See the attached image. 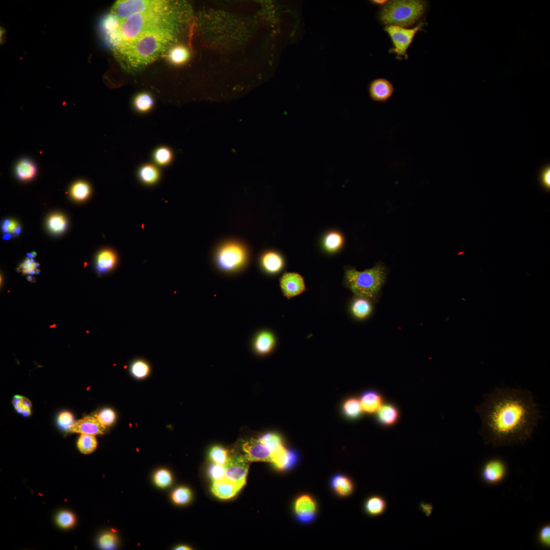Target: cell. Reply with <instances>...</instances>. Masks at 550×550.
<instances>
[{
    "mask_svg": "<svg viewBox=\"0 0 550 550\" xmlns=\"http://www.w3.org/2000/svg\"><path fill=\"white\" fill-rule=\"evenodd\" d=\"M111 13L120 23V42L113 51L126 70L141 69L179 44L177 2L119 0L113 4Z\"/></svg>",
    "mask_w": 550,
    "mask_h": 550,
    "instance_id": "obj_1",
    "label": "cell"
},
{
    "mask_svg": "<svg viewBox=\"0 0 550 550\" xmlns=\"http://www.w3.org/2000/svg\"><path fill=\"white\" fill-rule=\"evenodd\" d=\"M484 442L497 447L523 444L531 438L541 415L532 393L511 388H496L475 408Z\"/></svg>",
    "mask_w": 550,
    "mask_h": 550,
    "instance_id": "obj_2",
    "label": "cell"
},
{
    "mask_svg": "<svg viewBox=\"0 0 550 550\" xmlns=\"http://www.w3.org/2000/svg\"><path fill=\"white\" fill-rule=\"evenodd\" d=\"M386 278L385 268L383 265L378 263L373 268L362 271L351 267L346 268L344 284L355 296L364 297L374 302L379 297Z\"/></svg>",
    "mask_w": 550,
    "mask_h": 550,
    "instance_id": "obj_3",
    "label": "cell"
},
{
    "mask_svg": "<svg viewBox=\"0 0 550 550\" xmlns=\"http://www.w3.org/2000/svg\"><path fill=\"white\" fill-rule=\"evenodd\" d=\"M427 6L422 0L390 1L379 10L378 18L386 26L410 28L422 18Z\"/></svg>",
    "mask_w": 550,
    "mask_h": 550,
    "instance_id": "obj_4",
    "label": "cell"
},
{
    "mask_svg": "<svg viewBox=\"0 0 550 550\" xmlns=\"http://www.w3.org/2000/svg\"><path fill=\"white\" fill-rule=\"evenodd\" d=\"M424 22H421L414 28H405L396 26H385L383 30L389 35L393 45L389 52L395 53L397 59L404 57L408 59L407 51L412 43L416 34L422 30Z\"/></svg>",
    "mask_w": 550,
    "mask_h": 550,
    "instance_id": "obj_5",
    "label": "cell"
},
{
    "mask_svg": "<svg viewBox=\"0 0 550 550\" xmlns=\"http://www.w3.org/2000/svg\"><path fill=\"white\" fill-rule=\"evenodd\" d=\"M246 260V254L243 247L234 242L224 245L217 255V262L219 267L228 271L241 268Z\"/></svg>",
    "mask_w": 550,
    "mask_h": 550,
    "instance_id": "obj_6",
    "label": "cell"
},
{
    "mask_svg": "<svg viewBox=\"0 0 550 550\" xmlns=\"http://www.w3.org/2000/svg\"><path fill=\"white\" fill-rule=\"evenodd\" d=\"M507 466L501 458H492L487 460L482 465L481 477L483 481L488 485H496L503 481L507 475Z\"/></svg>",
    "mask_w": 550,
    "mask_h": 550,
    "instance_id": "obj_7",
    "label": "cell"
},
{
    "mask_svg": "<svg viewBox=\"0 0 550 550\" xmlns=\"http://www.w3.org/2000/svg\"><path fill=\"white\" fill-rule=\"evenodd\" d=\"M248 461L244 456L229 457L225 465V478L243 487L248 474Z\"/></svg>",
    "mask_w": 550,
    "mask_h": 550,
    "instance_id": "obj_8",
    "label": "cell"
},
{
    "mask_svg": "<svg viewBox=\"0 0 550 550\" xmlns=\"http://www.w3.org/2000/svg\"><path fill=\"white\" fill-rule=\"evenodd\" d=\"M120 23L118 18L112 13L105 15L100 23V29L105 43L114 50L119 45Z\"/></svg>",
    "mask_w": 550,
    "mask_h": 550,
    "instance_id": "obj_9",
    "label": "cell"
},
{
    "mask_svg": "<svg viewBox=\"0 0 550 550\" xmlns=\"http://www.w3.org/2000/svg\"><path fill=\"white\" fill-rule=\"evenodd\" d=\"M244 456L250 461H268L272 462V454L271 450L259 439L252 438L242 445Z\"/></svg>",
    "mask_w": 550,
    "mask_h": 550,
    "instance_id": "obj_10",
    "label": "cell"
},
{
    "mask_svg": "<svg viewBox=\"0 0 550 550\" xmlns=\"http://www.w3.org/2000/svg\"><path fill=\"white\" fill-rule=\"evenodd\" d=\"M280 283L284 295L288 299L300 294L306 289L303 278L297 273H284L280 280Z\"/></svg>",
    "mask_w": 550,
    "mask_h": 550,
    "instance_id": "obj_11",
    "label": "cell"
},
{
    "mask_svg": "<svg viewBox=\"0 0 550 550\" xmlns=\"http://www.w3.org/2000/svg\"><path fill=\"white\" fill-rule=\"evenodd\" d=\"M294 510L300 522L308 523L313 520L315 516L317 504L311 496L302 494L296 499Z\"/></svg>",
    "mask_w": 550,
    "mask_h": 550,
    "instance_id": "obj_12",
    "label": "cell"
},
{
    "mask_svg": "<svg viewBox=\"0 0 550 550\" xmlns=\"http://www.w3.org/2000/svg\"><path fill=\"white\" fill-rule=\"evenodd\" d=\"M400 418V411L396 404L384 402L375 413L376 423L383 427H391L395 425Z\"/></svg>",
    "mask_w": 550,
    "mask_h": 550,
    "instance_id": "obj_13",
    "label": "cell"
},
{
    "mask_svg": "<svg viewBox=\"0 0 550 550\" xmlns=\"http://www.w3.org/2000/svg\"><path fill=\"white\" fill-rule=\"evenodd\" d=\"M368 91L369 96L373 101L386 102L392 97L394 88L389 80L379 78L370 82Z\"/></svg>",
    "mask_w": 550,
    "mask_h": 550,
    "instance_id": "obj_14",
    "label": "cell"
},
{
    "mask_svg": "<svg viewBox=\"0 0 550 550\" xmlns=\"http://www.w3.org/2000/svg\"><path fill=\"white\" fill-rule=\"evenodd\" d=\"M105 428L96 416H90L74 422L69 431L95 435L103 434Z\"/></svg>",
    "mask_w": 550,
    "mask_h": 550,
    "instance_id": "obj_15",
    "label": "cell"
},
{
    "mask_svg": "<svg viewBox=\"0 0 550 550\" xmlns=\"http://www.w3.org/2000/svg\"><path fill=\"white\" fill-rule=\"evenodd\" d=\"M359 399L363 412L368 414H375L384 402L383 396L374 389L364 391Z\"/></svg>",
    "mask_w": 550,
    "mask_h": 550,
    "instance_id": "obj_16",
    "label": "cell"
},
{
    "mask_svg": "<svg viewBox=\"0 0 550 550\" xmlns=\"http://www.w3.org/2000/svg\"><path fill=\"white\" fill-rule=\"evenodd\" d=\"M242 487L225 477L213 481L211 487L212 493L222 499H228L234 497Z\"/></svg>",
    "mask_w": 550,
    "mask_h": 550,
    "instance_id": "obj_17",
    "label": "cell"
},
{
    "mask_svg": "<svg viewBox=\"0 0 550 550\" xmlns=\"http://www.w3.org/2000/svg\"><path fill=\"white\" fill-rule=\"evenodd\" d=\"M161 176L159 167L154 163L145 162L139 166L137 176L139 180L146 185H153L157 183Z\"/></svg>",
    "mask_w": 550,
    "mask_h": 550,
    "instance_id": "obj_18",
    "label": "cell"
},
{
    "mask_svg": "<svg viewBox=\"0 0 550 550\" xmlns=\"http://www.w3.org/2000/svg\"><path fill=\"white\" fill-rule=\"evenodd\" d=\"M15 173L17 177L22 181H28L33 179L37 173V167L35 162L28 157H23L19 159L15 167Z\"/></svg>",
    "mask_w": 550,
    "mask_h": 550,
    "instance_id": "obj_19",
    "label": "cell"
},
{
    "mask_svg": "<svg viewBox=\"0 0 550 550\" xmlns=\"http://www.w3.org/2000/svg\"><path fill=\"white\" fill-rule=\"evenodd\" d=\"M274 344L275 339L273 335L270 332L264 331L257 335L253 345L257 353L264 355L272 350Z\"/></svg>",
    "mask_w": 550,
    "mask_h": 550,
    "instance_id": "obj_20",
    "label": "cell"
},
{
    "mask_svg": "<svg viewBox=\"0 0 550 550\" xmlns=\"http://www.w3.org/2000/svg\"><path fill=\"white\" fill-rule=\"evenodd\" d=\"M331 485L334 491L339 496L347 497L351 495L354 491V484L348 477L338 474L331 479Z\"/></svg>",
    "mask_w": 550,
    "mask_h": 550,
    "instance_id": "obj_21",
    "label": "cell"
},
{
    "mask_svg": "<svg viewBox=\"0 0 550 550\" xmlns=\"http://www.w3.org/2000/svg\"><path fill=\"white\" fill-rule=\"evenodd\" d=\"M117 262L116 254L111 250H105L98 254L96 260V269L98 273L103 274L112 269Z\"/></svg>",
    "mask_w": 550,
    "mask_h": 550,
    "instance_id": "obj_22",
    "label": "cell"
},
{
    "mask_svg": "<svg viewBox=\"0 0 550 550\" xmlns=\"http://www.w3.org/2000/svg\"><path fill=\"white\" fill-rule=\"evenodd\" d=\"M350 310L355 318L358 319H365L372 312V301L364 297L355 296L351 302Z\"/></svg>",
    "mask_w": 550,
    "mask_h": 550,
    "instance_id": "obj_23",
    "label": "cell"
},
{
    "mask_svg": "<svg viewBox=\"0 0 550 550\" xmlns=\"http://www.w3.org/2000/svg\"><path fill=\"white\" fill-rule=\"evenodd\" d=\"M387 508L385 499L379 495H374L368 498L365 502L364 509L366 513L372 516H377L383 514Z\"/></svg>",
    "mask_w": 550,
    "mask_h": 550,
    "instance_id": "obj_24",
    "label": "cell"
},
{
    "mask_svg": "<svg viewBox=\"0 0 550 550\" xmlns=\"http://www.w3.org/2000/svg\"><path fill=\"white\" fill-rule=\"evenodd\" d=\"M152 159L154 163L158 167H166L172 162L174 153L169 146L160 145L153 150Z\"/></svg>",
    "mask_w": 550,
    "mask_h": 550,
    "instance_id": "obj_25",
    "label": "cell"
},
{
    "mask_svg": "<svg viewBox=\"0 0 550 550\" xmlns=\"http://www.w3.org/2000/svg\"><path fill=\"white\" fill-rule=\"evenodd\" d=\"M342 413L349 420L359 419L363 413L360 399L354 396L346 399L342 405Z\"/></svg>",
    "mask_w": 550,
    "mask_h": 550,
    "instance_id": "obj_26",
    "label": "cell"
},
{
    "mask_svg": "<svg viewBox=\"0 0 550 550\" xmlns=\"http://www.w3.org/2000/svg\"><path fill=\"white\" fill-rule=\"evenodd\" d=\"M261 264L267 272L276 273L283 268L284 262L282 257L277 253L270 252L265 253L261 259Z\"/></svg>",
    "mask_w": 550,
    "mask_h": 550,
    "instance_id": "obj_27",
    "label": "cell"
},
{
    "mask_svg": "<svg viewBox=\"0 0 550 550\" xmlns=\"http://www.w3.org/2000/svg\"><path fill=\"white\" fill-rule=\"evenodd\" d=\"M167 55L171 63L179 65L187 62L190 57V52L185 45L179 43L172 47Z\"/></svg>",
    "mask_w": 550,
    "mask_h": 550,
    "instance_id": "obj_28",
    "label": "cell"
},
{
    "mask_svg": "<svg viewBox=\"0 0 550 550\" xmlns=\"http://www.w3.org/2000/svg\"><path fill=\"white\" fill-rule=\"evenodd\" d=\"M154 104L152 96L149 93L143 92L137 94L133 99V106L138 113L145 114L150 111Z\"/></svg>",
    "mask_w": 550,
    "mask_h": 550,
    "instance_id": "obj_29",
    "label": "cell"
},
{
    "mask_svg": "<svg viewBox=\"0 0 550 550\" xmlns=\"http://www.w3.org/2000/svg\"><path fill=\"white\" fill-rule=\"evenodd\" d=\"M77 444L81 453L88 454L95 450L97 442L94 435L81 434L78 439Z\"/></svg>",
    "mask_w": 550,
    "mask_h": 550,
    "instance_id": "obj_30",
    "label": "cell"
},
{
    "mask_svg": "<svg viewBox=\"0 0 550 550\" xmlns=\"http://www.w3.org/2000/svg\"><path fill=\"white\" fill-rule=\"evenodd\" d=\"M91 189L89 184L84 181H79L74 183L71 189V194L73 199L77 201H83L87 199L91 194Z\"/></svg>",
    "mask_w": 550,
    "mask_h": 550,
    "instance_id": "obj_31",
    "label": "cell"
},
{
    "mask_svg": "<svg viewBox=\"0 0 550 550\" xmlns=\"http://www.w3.org/2000/svg\"><path fill=\"white\" fill-rule=\"evenodd\" d=\"M343 241V237L339 233L332 232L325 236L323 240V245L327 251L333 252L341 247Z\"/></svg>",
    "mask_w": 550,
    "mask_h": 550,
    "instance_id": "obj_32",
    "label": "cell"
},
{
    "mask_svg": "<svg viewBox=\"0 0 550 550\" xmlns=\"http://www.w3.org/2000/svg\"><path fill=\"white\" fill-rule=\"evenodd\" d=\"M47 223L50 231L56 234H59L64 232L67 227L66 218L60 214H55L50 216Z\"/></svg>",
    "mask_w": 550,
    "mask_h": 550,
    "instance_id": "obj_33",
    "label": "cell"
},
{
    "mask_svg": "<svg viewBox=\"0 0 550 550\" xmlns=\"http://www.w3.org/2000/svg\"><path fill=\"white\" fill-rule=\"evenodd\" d=\"M209 457L214 463L225 465L227 462L229 457L228 450L220 446H214L209 452Z\"/></svg>",
    "mask_w": 550,
    "mask_h": 550,
    "instance_id": "obj_34",
    "label": "cell"
},
{
    "mask_svg": "<svg viewBox=\"0 0 550 550\" xmlns=\"http://www.w3.org/2000/svg\"><path fill=\"white\" fill-rule=\"evenodd\" d=\"M173 502L178 505L188 503L191 499L190 490L185 487H179L175 489L171 495Z\"/></svg>",
    "mask_w": 550,
    "mask_h": 550,
    "instance_id": "obj_35",
    "label": "cell"
},
{
    "mask_svg": "<svg viewBox=\"0 0 550 550\" xmlns=\"http://www.w3.org/2000/svg\"><path fill=\"white\" fill-rule=\"evenodd\" d=\"M130 371L134 377L141 379L145 378L149 374L150 367L145 361L137 360L131 365Z\"/></svg>",
    "mask_w": 550,
    "mask_h": 550,
    "instance_id": "obj_36",
    "label": "cell"
},
{
    "mask_svg": "<svg viewBox=\"0 0 550 550\" xmlns=\"http://www.w3.org/2000/svg\"><path fill=\"white\" fill-rule=\"evenodd\" d=\"M155 484L161 488H166L170 486L172 482L171 473L166 469H160L156 471L153 477Z\"/></svg>",
    "mask_w": 550,
    "mask_h": 550,
    "instance_id": "obj_37",
    "label": "cell"
},
{
    "mask_svg": "<svg viewBox=\"0 0 550 550\" xmlns=\"http://www.w3.org/2000/svg\"><path fill=\"white\" fill-rule=\"evenodd\" d=\"M39 264L31 258H26L19 266L18 270L24 274H34L39 273Z\"/></svg>",
    "mask_w": 550,
    "mask_h": 550,
    "instance_id": "obj_38",
    "label": "cell"
},
{
    "mask_svg": "<svg viewBox=\"0 0 550 550\" xmlns=\"http://www.w3.org/2000/svg\"><path fill=\"white\" fill-rule=\"evenodd\" d=\"M74 515L69 511H62L57 517V522L62 528H68L72 527L75 522Z\"/></svg>",
    "mask_w": 550,
    "mask_h": 550,
    "instance_id": "obj_39",
    "label": "cell"
},
{
    "mask_svg": "<svg viewBox=\"0 0 550 550\" xmlns=\"http://www.w3.org/2000/svg\"><path fill=\"white\" fill-rule=\"evenodd\" d=\"M96 417L99 422L105 427L111 425L116 419L115 412L112 409L107 408L101 410Z\"/></svg>",
    "mask_w": 550,
    "mask_h": 550,
    "instance_id": "obj_40",
    "label": "cell"
},
{
    "mask_svg": "<svg viewBox=\"0 0 550 550\" xmlns=\"http://www.w3.org/2000/svg\"><path fill=\"white\" fill-rule=\"evenodd\" d=\"M117 543L116 535L111 533H106L102 535L99 539L100 547L104 549L113 548Z\"/></svg>",
    "mask_w": 550,
    "mask_h": 550,
    "instance_id": "obj_41",
    "label": "cell"
},
{
    "mask_svg": "<svg viewBox=\"0 0 550 550\" xmlns=\"http://www.w3.org/2000/svg\"><path fill=\"white\" fill-rule=\"evenodd\" d=\"M208 474L213 481L224 479L225 477V465L213 463L208 469Z\"/></svg>",
    "mask_w": 550,
    "mask_h": 550,
    "instance_id": "obj_42",
    "label": "cell"
},
{
    "mask_svg": "<svg viewBox=\"0 0 550 550\" xmlns=\"http://www.w3.org/2000/svg\"><path fill=\"white\" fill-rule=\"evenodd\" d=\"M538 540L539 543L545 547H549L550 545V526L545 524L542 526L539 529L538 533Z\"/></svg>",
    "mask_w": 550,
    "mask_h": 550,
    "instance_id": "obj_43",
    "label": "cell"
},
{
    "mask_svg": "<svg viewBox=\"0 0 550 550\" xmlns=\"http://www.w3.org/2000/svg\"><path fill=\"white\" fill-rule=\"evenodd\" d=\"M2 230L6 233H11L13 236L18 235L21 232V228L18 223L12 219H6L2 224Z\"/></svg>",
    "mask_w": 550,
    "mask_h": 550,
    "instance_id": "obj_44",
    "label": "cell"
},
{
    "mask_svg": "<svg viewBox=\"0 0 550 550\" xmlns=\"http://www.w3.org/2000/svg\"><path fill=\"white\" fill-rule=\"evenodd\" d=\"M58 422L61 427L68 431L74 423L73 416L69 411L61 413L58 417Z\"/></svg>",
    "mask_w": 550,
    "mask_h": 550,
    "instance_id": "obj_45",
    "label": "cell"
},
{
    "mask_svg": "<svg viewBox=\"0 0 550 550\" xmlns=\"http://www.w3.org/2000/svg\"><path fill=\"white\" fill-rule=\"evenodd\" d=\"M539 179L543 187L548 190L550 189V167L547 166L540 172Z\"/></svg>",
    "mask_w": 550,
    "mask_h": 550,
    "instance_id": "obj_46",
    "label": "cell"
},
{
    "mask_svg": "<svg viewBox=\"0 0 550 550\" xmlns=\"http://www.w3.org/2000/svg\"><path fill=\"white\" fill-rule=\"evenodd\" d=\"M421 507L427 515H429L432 511L433 508L431 504L422 503L421 504Z\"/></svg>",
    "mask_w": 550,
    "mask_h": 550,
    "instance_id": "obj_47",
    "label": "cell"
},
{
    "mask_svg": "<svg viewBox=\"0 0 550 550\" xmlns=\"http://www.w3.org/2000/svg\"><path fill=\"white\" fill-rule=\"evenodd\" d=\"M21 414L24 417L29 416L31 415L30 407L24 405V408Z\"/></svg>",
    "mask_w": 550,
    "mask_h": 550,
    "instance_id": "obj_48",
    "label": "cell"
},
{
    "mask_svg": "<svg viewBox=\"0 0 550 550\" xmlns=\"http://www.w3.org/2000/svg\"><path fill=\"white\" fill-rule=\"evenodd\" d=\"M23 396L15 395L13 399V403H21Z\"/></svg>",
    "mask_w": 550,
    "mask_h": 550,
    "instance_id": "obj_49",
    "label": "cell"
},
{
    "mask_svg": "<svg viewBox=\"0 0 550 550\" xmlns=\"http://www.w3.org/2000/svg\"><path fill=\"white\" fill-rule=\"evenodd\" d=\"M21 403L24 405L27 406L29 407H31L32 403L30 400L26 397H23Z\"/></svg>",
    "mask_w": 550,
    "mask_h": 550,
    "instance_id": "obj_50",
    "label": "cell"
},
{
    "mask_svg": "<svg viewBox=\"0 0 550 550\" xmlns=\"http://www.w3.org/2000/svg\"><path fill=\"white\" fill-rule=\"evenodd\" d=\"M387 2H388V1H386V0H382V1L374 0V1H371V2L373 4H374L375 5H377L378 6H383V5H384L387 3Z\"/></svg>",
    "mask_w": 550,
    "mask_h": 550,
    "instance_id": "obj_51",
    "label": "cell"
},
{
    "mask_svg": "<svg viewBox=\"0 0 550 550\" xmlns=\"http://www.w3.org/2000/svg\"><path fill=\"white\" fill-rule=\"evenodd\" d=\"M175 549H178V550H179V549L185 550L186 549V550H188V549H191V548L189 547H188L187 546H186V545H180V546H178L176 547L175 548Z\"/></svg>",
    "mask_w": 550,
    "mask_h": 550,
    "instance_id": "obj_52",
    "label": "cell"
},
{
    "mask_svg": "<svg viewBox=\"0 0 550 550\" xmlns=\"http://www.w3.org/2000/svg\"><path fill=\"white\" fill-rule=\"evenodd\" d=\"M23 408H24V405L23 404L21 403L20 404L19 406L16 409L18 413H21L22 411H23Z\"/></svg>",
    "mask_w": 550,
    "mask_h": 550,
    "instance_id": "obj_53",
    "label": "cell"
},
{
    "mask_svg": "<svg viewBox=\"0 0 550 550\" xmlns=\"http://www.w3.org/2000/svg\"><path fill=\"white\" fill-rule=\"evenodd\" d=\"M10 237H11V235H10V234H9V233H7V234L6 235H5L4 236V237H3V238H4V239H6V240H8L9 239H10Z\"/></svg>",
    "mask_w": 550,
    "mask_h": 550,
    "instance_id": "obj_54",
    "label": "cell"
},
{
    "mask_svg": "<svg viewBox=\"0 0 550 550\" xmlns=\"http://www.w3.org/2000/svg\"><path fill=\"white\" fill-rule=\"evenodd\" d=\"M13 405H14V407H15V408L17 409L19 406V405H20V404L21 403H13Z\"/></svg>",
    "mask_w": 550,
    "mask_h": 550,
    "instance_id": "obj_55",
    "label": "cell"
}]
</instances>
